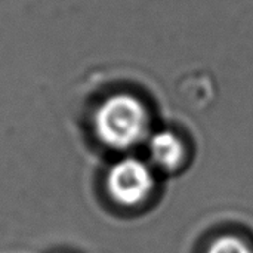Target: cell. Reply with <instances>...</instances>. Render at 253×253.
Returning a JSON list of instances; mask_svg holds the SVG:
<instances>
[{"label": "cell", "instance_id": "1", "mask_svg": "<svg viewBox=\"0 0 253 253\" xmlns=\"http://www.w3.org/2000/svg\"><path fill=\"white\" fill-rule=\"evenodd\" d=\"M93 126L104 145L111 150H129L147 136L150 116L145 104L135 95L117 92L99 104Z\"/></svg>", "mask_w": 253, "mask_h": 253}, {"label": "cell", "instance_id": "2", "mask_svg": "<svg viewBox=\"0 0 253 253\" xmlns=\"http://www.w3.org/2000/svg\"><path fill=\"white\" fill-rule=\"evenodd\" d=\"M154 187L150 166L136 157H125L116 162L107 173L110 196L123 206H135L144 202Z\"/></svg>", "mask_w": 253, "mask_h": 253}, {"label": "cell", "instance_id": "3", "mask_svg": "<svg viewBox=\"0 0 253 253\" xmlns=\"http://www.w3.org/2000/svg\"><path fill=\"white\" fill-rule=\"evenodd\" d=\"M148 153L156 165L165 169H175L181 165L185 150L176 133L172 130H160L150 138Z\"/></svg>", "mask_w": 253, "mask_h": 253}, {"label": "cell", "instance_id": "4", "mask_svg": "<svg viewBox=\"0 0 253 253\" xmlns=\"http://www.w3.org/2000/svg\"><path fill=\"white\" fill-rule=\"evenodd\" d=\"M206 253H253L251 246L236 236H221L213 240Z\"/></svg>", "mask_w": 253, "mask_h": 253}]
</instances>
